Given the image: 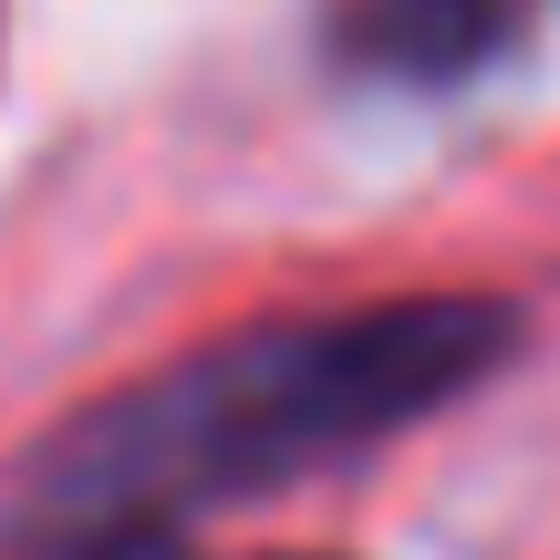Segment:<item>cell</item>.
<instances>
[{"mask_svg": "<svg viewBox=\"0 0 560 560\" xmlns=\"http://www.w3.org/2000/svg\"><path fill=\"white\" fill-rule=\"evenodd\" d=\"M509 322L488 301H395V312H342V322H291L249 332L229 353L166 374L156 395L94 416L52 457V499L83 509H136L156 488H219V478H280L301 457L363 446L384 425L425 416L457 395Z\"/></svg>", "mask_w": 560, "mask_h": 560, "instance_id": "1", "label": "cell"}, {"mask_svg": "<svg viewBox=\"0 0 560 560\" xmlns=\"http://www.w3.org/2000/svg\"><path fill=\"white\" fill-rule=\"evenodd\" d=\"M520 21V0H342V52L384 62V73H467L488 62Z\"/></svg>", "mask_w": 560, "mask_h": 560, "instance_id": "2", "label": "cell"}]
</instances>
